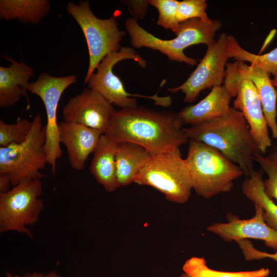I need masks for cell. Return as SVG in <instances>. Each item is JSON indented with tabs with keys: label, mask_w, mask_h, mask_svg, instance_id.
<instances>
[{
	"label": "cell",
	"mask_w": 277,
	"mask_h": 277,
	"mask_svg": "<svg viewBox=\"0 0 277 277\" xmlns=\"http://www.w3.org/2000/svg\"><path fill=\"white\" fill-rule=\"evenodd\" d=\"M182 126L177 113L140 106L115 111L105 134L116 143L139 145L154 155L188 142Z\"/></svg>",
	"instance_id": "6da1fadb"
},
{
	"label": "cell",
	"mask_w": 277,
	"mask_h": 277,
	"mask_svg": "<svg viewBox=\"0 0 277 277\" xmlns=\"http://www.w3.org/2000/svg\"><path fill=\"white\" fill-rule=\"evenodd\" d=\"M188 138L219 150L242 169L247 177L253 170L254 157L262 153L242 113L230 107L225 114L184 128Z\"/></svg>",
	"instance_id": "7a4b0ae2"
},
{
	"label": "cell",
	"mask_w": 277,
	"mask_h": 277,
	"mask_svg": "<svg viewBox=\"0 0 277 277\" xmlns=\"http://www.w3.org/2000/svg\"><path fill=\"white\" fill-rule=\"evenodd\" d=\"M125 27L133 47H146L157 50L171 61L193 66L197 64L196 60L186 56L184 50L194 45L202 44L208 46L214 44L216 33L222 28V23L217 19H190L180 23L176 37L171 39H162L155 36L132 17L126 19Z\"/></svg>",
	"instance_id": "3957f363"
},
{
	"label": "cell",
	"mask_w": 277,
	"mask_h": 277,
	"mask_svg": "<svg viewBox=\"0 0 277 277\" xmlns=\"http://www.w3.org/2000/svg\"><path fill=\"white\" fill-rule=\"evenodd\" d=\"M185 161L192 189L205 199L230 192L233 182L244 174L240 166L219 150L191 139Z\"/></svg>",
	"instance_id": "277c9868"
},
{
	"label": "cell",
	"mask_w": 277,
	"mask_h": 277,
	"mask_svg": "<svg viewBox=\"0 0 277 277\" xmlns=\"http://www.w3.org/2000/svg\"><path fill=\"white\" fill-rule=\"evenodd\" d=\"M134 183L152 187L172 202L184 204L192 189L188 170L179 148L151 155Z\"/></svg>",
	"instance_id": "5b68a950"
},
{
	"label": "cell",
	"mask_w": 277,
	"mask_h": 277,
	"mask_svg": "<svg viewBox=\"0 0 277 277\" xmlns=\"http://www.w3.org/2000/svg\"><path fill=\"white\" fill-rule=\"evenodd\" d=\"M46 131L39 113L32 121L26 140L22 143L0 147V174L9 176L15 186L25 179H40L48 164L44 146Z\"/></svg>",
	"instance_id": "8992f818"
},
{
	"label": "cell",
	"mask_w": 277,
	"mask_h": 277,
	"mask_svg": "<svg viewBox=\"0 0 277 277\" xmlns=\"http://www.w3.org/2000/svg\"><path fill=\"white\" fill-rule=\"evenodd\" d=\"M68 13L81 28L89 52V65L84 83L87 84L98 65L108 54L118 51L126 32L121 30L114 16L106 19L96 17L90 9L88 1L77 4L70 2L66 6Z\"/></svg>",
	"instance_id": "52a82bcc"
},
{
	"label": "cell",
	"mask_w": 277,
	"mask_h": 277,
	"mask_svg": "<svg viewBox=\"0 0 277 277\" xmlns=\"http://www.w3.org/2000/svg\"><path fill=\"white\" fill-rule=\"evenodd\" d=\"M131 60L136 62L143 68L147 67L146 61L131 47H122L117 52L106 55L96 67L87 83L88 88L102 95L113 105L121 109H132L138 107L135 97L151 99L155 105L168 107L172 102L171 96H159L157 93L148 96L138 94H131L126 91L121 79L113 71L114 66L118 62Z\"/></svg>",
	"instance_id": "ba28073f"
},
{
	"label": "cell",
	"mask_w": 277,
	"mask_h": 277,
	"mask_svg": "<svg viewBox=\"0 0 277 277\" xmlns=\"http://www.w3.org/2000/svg\"><path fill=\"white\" fill-rule=\"evenodd\" d=\"M40 179H25L0 193V232L15 231L32 238L27 227L36 223L44 208Z\"/></svg>",
	"instance_id": "9c48e42d"
},
{
	"label": "cell",
	"mask_w": 277,
	"mask_h": 277,
	"mask_svg": "<svg viewBox=\"0 0 277 277\" xmlns=\"http://www.w3.org/2000/svg\"><path fill=\"white\" fill-rule=\"evenodd\" d=\"M77 80V77L74 75L57 77L44 72L38 76L35 82L29 83L28 86V92L39 97L45 107L47 124L44 148L48 164L53 174L56 173L57 160L62 154L57 121L58 105L64 91Z\"/></svg>",
	"instance_id": "30bf717a"
},
{
	"label": "cell",
	"mask_w": 277,
	"mask_h": 277,
	"mask_svg": "<svg viewBox=\"0 0 277 277\" xmlns=\"http://www.w3.org/2000/svg\"><path fill=\"white\" fill-rule=\"evenodd\" d=\"M227 36L225 33L220 34L214 44L207 46L205 55L187 80L177 87L168 88L167 91L171 93L181 91L185 95L184 102L191 103L201 91L222 86L229 58L226 48Z\"/></svg>",
	"instance_id": "8fae6325"
},
{
	"label": "cell",
	"mask_w": 277,
	"mask_h": 277,
	"mask_svg": "<svg viewBox=\"0 0 277 277\" xmlns=\"http://www.w3.org/2000/svg\"><path fill=\"white\" fill-rule=\"evenodd\" d=\"M115 111L99 93L87 88L69 99L62 114L65 122L81 124L105 134Z\"/></svg>",
	"instance_id": "7c38bea8"
},
{
	"label": "cell",
	"mask_w": 277,
	"mask_h": 277,
	"mask_svg": "<svg viewBox=\"0 0 277 277\" xmlns=\"http://www.w3.org/2000/svg\"><path fill=\"white\" fill-rule=\"evenodd\" d=\"M234 64L239 81L233 108L243 115L255 142L264 154L272 143L259 95L251 80L240 72Z\"/></svg>",
	"instance_id": "4fadbf2b"
},
{
	"label": "cell",
	"mask_w": 277,
	"mask_h": 277,
	"mask_svg": "<svg viewBox=\"0 0 277 277\" xmlns=\"http://www.w3.org/2000/svg\"><path fill=\"white\" fill-rule=\"evenodd\" d=\"M254 207L255 214L249 219L241 220L229 214L228 222L213 223L207 230L227 242L247 239L262 240L266 246L277 251V231L265 222L262 208Z\"/></svg>",
	"instance_id": "5bb4252c"
},
{
	"label": "cell",
	"mask_w": 277,
	"mask_h": 277,
	"mask_svg": "<svg viewBox=\"0 0 277 277\" xmlns=\"http://www.w3.org/2000/svg\"><path fill=\"white\" fill-rule=\"evenodd\" d=\"M60 143L65 146L71 167L82 170L89 155L93 153L103 134L84 125L61 121L58 123Z\"/></svg>",
	"instance_id": "9a60e30c"
},
{
	"label": "cell",
	"mask_w": 277,
	"mask_h": 277,
	"mask_svg": "<svg viewBox=\"0 0 277 277\" xmlns=\"http://www.w3.org/2000/svg\"><path fill=\"white\" fill-rule=\"evenodd\" d=\"M232 97L225 85L214 87L199 103L187 106L177 113L178 117L183 125H194L220 117L231 107Z\"/></svg>",
	"instance_id": "2e32d148"
},
{
	"label": "cell",
	"mask_w": 277,
	"mask_h": 277,
	"mask_svg": "<svg viewBox=\"0 0 277 277\" xmlns=\"http://www.w3.org/2000/svg\"><path fill=\"white\" fill-rule=\"evenodd\" d=\"M11 64L0 67V107L14 105L22 96L28 99V86L34 74L33 69L23 62H17L8 57Z\"/></svg>",
	"instance_id": "e0dca14e"
},
{
	"label": "cell",
	"mask_w": 277,
	"mask_h": 277,
	"mask_svg": "<svg viewBox=\"0 0 277 277\" xmlns=\"http://www.w3.org/2000/svg\"><path fill=\"white\" fill-rule=\"evenodd\" d=\"M235 64L239 71L247 75L255 86L272 136L277 139V91L269 75L256 65H247L241 61Z\"/></svg>",
	"instance_id": "ac0fdd59"
},
{
	"label": "cell",
	"mask_w": 277,
	"mask_h": 277,
	"mask_svg": "<svg viewBox=\"0 0 277 277\" xmlns=\"http://www.w3.org/2000/svg\"><path fill=\"white\" fill-rule=\"evenodd\" d=\"M117 143L103 134L93 152L90 170L96 181L109 192L120 187L117 179L115 155Z\"/></svg>",
	"instance_id": "d6986e66"
},
{
	"label": "cell",
	"mask_w": 277,
	"mask_h": 277,
	"mask_svg": "<svg viewBox=\"0 0 277 277\" xmlns=\"http://www.w3.org/2000/svg\"><path fill=\"white\" fill-rule=\"evenodd\" d=\"M151 154L145 148L135 143H117L115 155L116 176L120 186H127L134 181Z\"/></svg>",
	"instance_id": "ffe728a7"
},
{
	"label": "cell",
	"mask_w": 277,
	"mask_h": 277,
	"mask_svg": "<svg viewBox=\"0 0 277 277\" xmlns=\"http://www.w3.org/2000/svg\"><path fill=\"white\" fill-rule=\"evenodd\" d=\"M50 8L48 0H1L0 18L16 19L23 24L35 25L48 14Z\"/></svg>",
	"instance_id": "44dd1931"
},
{
	"label": "cell",
	"mask_w": 277,
	"mask_h": 277,
	"mask_svg": "<svg viewBox=\"0 0 277 277\" xmlns=\"http://www.w3.org/2000/svg\"><path fill=\"white\" fill-rule=\"evenodd\" d=\"M263 173L262 170H254L243 182L242 190L254 205L262 208L265 222L277 231V204L264 191Z\"/></svg>",
	"instance_id": "7402d4cb"
},
{
	"label": "cell",
	"mask_w": 277,
	"mask_h": 277,
	"mask_svg": "<svg viewBox=\"0 0 277 277\" xmlns=\"http://www.w3.org/2000/svg\"><path fill=\"white\" fill-rule=\"evenodd\" d=\"M184 273L190 277H267L269 275V268L244 271H223L210 268L205 259L202 257L192 256L187 259L183 266Z\"/></svg>",
	"instance_id": "603a6c76"
},
{
	"label": "cell",
	"mask_w": 277,
	"mask_h": 277,
	"mask_svg": "<svg viewBox=\"0 0 277 277\" xmlns=\"http://www.w3.org/2000/svg\"><path fill=\"white\" fill-rule=\"evenodd\" d=\"M32 121L26 118L18 120L15 124H8L0 120V147L18 144L24 142L31 130Z\"/></svg>",
	"instance_id": "cb8c5ba5"
},
{
	"label": "cell",
	"mask_w": 277,
	"mask_h": 277,
	"mask_svg": "<svg viewBox=\"0 0 277 277\" xmlns=\"http://www.w3.org/2000/svg\"><path fill=\"white\" fill-rule=\"evenodd\" d=\"M254 161L259 164L262 170L267 175V178L263 182L265 193L277 203V150L267 155L258 154L254 156Z\"/></svg>",
	"instance_id": "d4e9b609"
},
{
	"label": "cell",
	"mask_w": 277,
	"mask_h": 277,
	"mask_svg": "<svg viewBox=\"0 0 277 277\" xmlns=\"http://www.w3.org/2000/svg\"><path fill=\"white\" fill-rule=\"evenodd\" d=\"M180 1L176 0H149V4L159 12L157 24L170 29L176 34L180 23L177 19V9Z\"/></svg>",
	"instance_id": "484cf974"
},
{
	"label": "cell",
	"mask_w": 277,
	"mask_h": 277,
	"mask_svg": "<svg viewBox=\"0 0 277 277\" xmlns=\"http://www.w3.org/2000/svg\"><path fill=\"white\" fill-rule=\"evenodd\" d=\"M207 4L205 0H184L179 2L177 19L181 23L193 18L207 21L209 18L206 12Z\"/></svg>",
	"instance_id": "4316f807"
},
{
	"label": "cell",
	"mask_w": 277,
	"mask_h": 277,
	"mask_svg": "<svg viewBox=\"0 0 277 277\" xmlns=\"http://www.w3.org/2000/svg\"><path fill=\"white\" fill-rule=\"evenodd\" d=\"M248 61L251 64L259 66L269 75L272 74L274 77L277 73V47L262 55L250 53Z\"/></svg>",
	"instance_id": "83f0119b"
},
{
	"label": "cell",
	"mask_w": 277,
	"mask_h": 277,
	"mask_svg": "<svg viewBox=\"0 0 277 277\" xmlns=\"http://www.w3.org/2000/svg\"><path fill=\"white\" fill-rule=\"evenodd\" d=\"M236 243L241 249L246 261L269 258L277 263V251L273 253H269L260 251L254 248L250 241L246 239L238 241Z\"/></svg>",
	"instance_id": "f1b7e54d"
},
{
	"label": "cell",
	"mask_w": 277,
	"mask_h": 277,
	"mask_svg": "<svg viewBox=\"0 0 277 277\" xmlns=\"http://www.w3.org/2000/svg\"><path fill=\"white\" fill-rule=\"evenodd\" d=\"M121 2L128 6V10L134 19H143L147 13L149 0H124Z\"/></svg>",
	"instance_id": "f546056e"
},
{
	"label": "cell",
	"mask_w": 277,
	"mask_h": 277,
	"mask_svg": "<svg viewBox=\"0 0 277 277\" xmlns=\"http://www.w3.org/2000/svg\"><path fill=\"white\" fill-rule=\"evenodd\" d=\"M11 182L8 175L0 174V193H5L10 190Z\"/></svg>",
	"instance_id": "4dcf8cb0"
},
{
	"label": "cell",
	"mask_w": 277,
	"mask_h": 277,
	"mask_svg": "<svg viewBox=\"0 0 277 277\" xmlns=\"http://www.w3.org/2000/svg\"><path fill=\"white\" fill-rule=\"evenodd\" d=\"M23 277H61L60 275L57 273L55 271H52L48 273L33 272L31 273H27L24 274Z\"/></svg>",
	"instance_id": "1f68e13d"
},
{
	"label": "cell",
	"mask_w": 277,
	"mask_h": 277,
	"mask_svg": "<svg viewBox=\"0 0 277 277\" xmlns=\"http://www.w3.org/2000/svg\"><path fill=\"white\" fill-rule=\"evenodd\" d=\"M5 277H21V276L17 274H13L9 272H7Z\"/></svg>",
	"instance_id": "d6a6232c"
},
{
	"label": "cell",
	"mask_w": 277,
	"mask_h": 277,
	"mask_svg": "<svg viewBox=\"0 0 277 277\" xmlns=\"http://www.w3.org/2000/svg\"><path fill=\"white\" fill-rule=\"evenodd\" d=\"M271 82L274 87H277V76L274 77L271 79Z\"/></svg>",
	"instance_id": "836d02e7"
},
{
	"label": "cell",
	"mask_w": 277,
	"mask_h": 277,
	"mask_svg": "<svg viewBox=\"0 0 277 277\" xmlns=\"http://www.w3.org/2000/svg\"><path fill=\"white\" fill-rule=\"evenodd\" d=\"M179 277H190V276L187 274H186V273H184L182 274Z\"/></svg>",
	"instance_id": "e575fe53"
},
{
	"label": "cell",
	"mask_w": 277,
	"mask_h": 277,
	"mask_svg": "<svg viewBox=\"0 0 277 277\" xmlns=\"http://www.w3.org/2000/svg\"><path fill=\"white\" fill-rule=\"evenodd\" d=\"M275 76H277V73H276V75L274 77H275Z\"/></svg>",
	"instance_id": "d590c367"
}]
</instances>
